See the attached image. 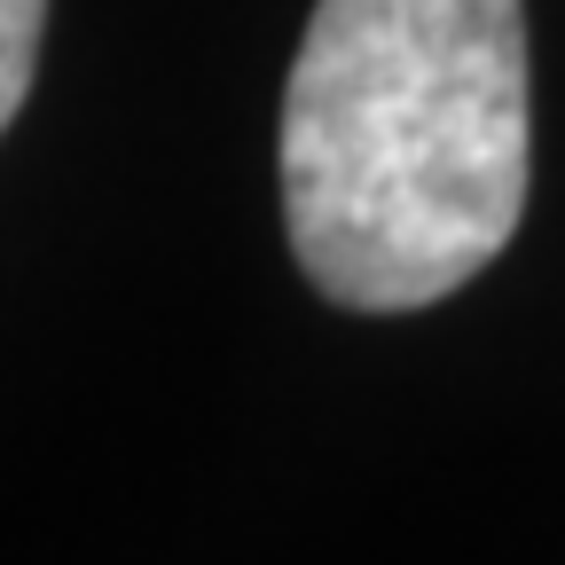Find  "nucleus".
<instances>
[{
	"mask_svg": "<svg viewBox=\"0 0 565 565\" xmlns=\"http://www.w3.org/2000/svg\"><path fill=\"white\" fill-rule=\"evenodd\" d=\"M534 166L519 0H315L282 79V221L322 299L433 307L519 236Z\"/></svg>",
	"mask_w": 565,
	"mask_h": 565,
	"instance_id": "f257e3e1",
	"label": "nucleus"
},
{
	"mask_svg": "<svg viewBox=\"0 0 565 565\" xmlns=\"http://www.w3.org/2000/svg\"><path fill=\"white\" fill-rule=\"evenodd\" d=\"M40 24H47V0H0V134L24 110L32 63H40Z\"/></svg>",
	"mask_w": 565,
	"mask_h": 565,
	"instance_id": "f03ea898",
	"label": "nucleus"
}]
</instances>
